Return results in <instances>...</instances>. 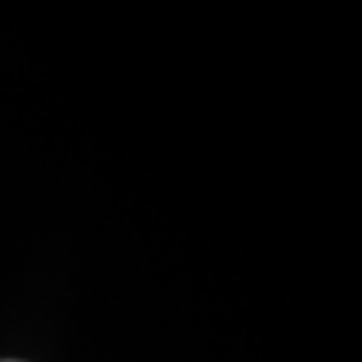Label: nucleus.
Segmentation results:
<instances>
[{"mask_svg":"<svg viewBox=\"0 0 362 362\" xmlns=\"http://www.w3.org/2000/svg\"><path fill=\"white\" fill-rule=\"evenodd\" d=\"M0 362H18V359H0Z\"/></svg>","mask_w":362,"mask_h":362,"instance_id":"nucleus-1","label":"nucleus"}]
</instances>
